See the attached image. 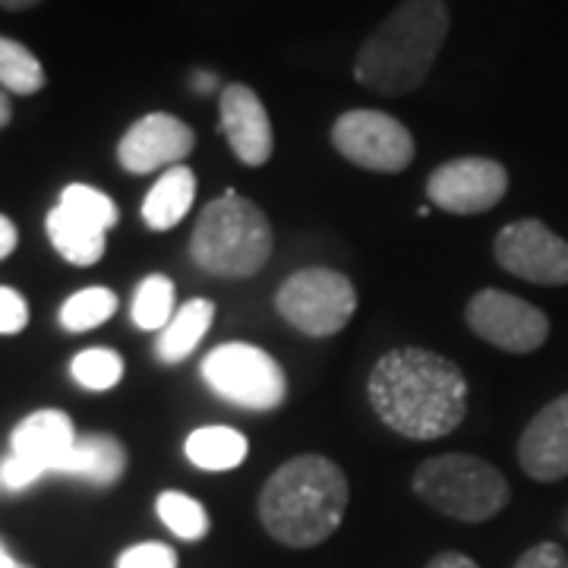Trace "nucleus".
I'll list each match as a JSON object with an SVG mask.
<instances>
[{"label": "nucleus", "instance_id": "1", "mask_svg": "<svg viewBox=\"0 0 568 568\" xmlns=\"http://www.w3.org/2000/svg\"><path fill=\"white\" fill-rule=\"evenodd\" d=\"M366 395L388 429L417 443L443 439L467 417L462 366L426 347L386 351L369 369Z\"/></svg>", "mask_w": 568, "mask_h": 568}, {"label": "nucleus", "instance_id": "2", "mask_svg": "<svg viewBox=\"0 0 568 568\" xmlns=\"http://www.w3.org/2000/svg\"><path fill=\"white\" fill-rule=\"evenodd\" d=\"M351 487L342 467L325 455L284 462L260 493V521L284 547H320L342 528Z\"/></svg>", "mask_w": 568, "mask_h": 568}, {"label": "nucleus", "instance_id": "3", "mask_svg": "<svg viewBox=\"0 0 568 568\" xmlns=\"http://www.w3.org/2000/svg\"><path fill=\"white\" fill-rule=\"evenodd\" d=\"M446 0H405L379 22L357 51L354 80L376 95L420 89L448 36Z\"/></svg>", "mask_w": 568, "mask_h": 568}, {"label": "nucleus", "instance_id": "4", "mask_svg": "<svg viewBox=\"0 0 568 568\" xmlns=\"http://www.w3.org/2000/svg\"><path fill=\"white\" fill-rule=\"evenodd\" d=\"M275 246L272 224L253 200L227 190L196 219L190 256L215 278H250L263 272Z\"/></svg>", "mask_w": 568, "mask_h": 568}, {"label": "nucleus", "instance_id": "5", "mask_svg": "<svg viewBox=\"0 0 568 568\" xmlns=\"http://www.w3.org/2000/svg\"><path fill=\"white\" fill-rule=\"evenodd\" d=\"M410 487L426 506L465 525H484L496 518L511 499L503 470L465 452L426 458L414 470Z\"/></svg>", "mask_w": 568, "mask_h": 568}, {"label": "nucleus", "instance_id": "6", "mask_svg": "<svg viewBox=\"0 0 568 568\" xmlns=\"http://www.w3.org/2000/svg\"><path fill=\"white\" fill-rule=\"evenodd\" d=\"M205 386L219 398L244 410H275L287 398V376L282 364L256 345L227 342L203 357Z\"/></svg>", "mask_w": 568, "mask_h": 568}, {"label": "nucleus", "instance_id": "7", "mask_svg": "<svg viewBox=\"0 0 568 568\" xmlns=\"http://www.w3.org/2000/svg\"><path fill=\"white\" fill-rule=\"evenodd\" d=\"M275 306L287 325L310 338L338 335L357 313V291L345 272L335 268H301L275 294Z\"/></svg>", "mask_w": 568, "mask_h": 568}, {"label": "nucleus", "instance_id": "8", "mask_svg": "<svg viewBox=\"0 0 568 568\" xmlns=\"http://www.w3.org/2000/svg\"><path fill=\"white\" fill-rule=\"evenodd\" d=\"M332 145L345 162L376 174H398L414 162V136L405 123L386 111L357 108L332 123Z\"/></svg>", "mask_w": 568, "mask_h": 568}, {"label": "nucleus", "instance_id": "9", "mask_svg": "<svg viewBox=\"0 0 568 568\" xmlns=\"http://www.w3.org/2000/svg\"><path fill=\"white\" fill-rule=\"evenodd\" d=\"M465 323L477 338L508 354H534L549 338L547 313L499 287H484L467 301Z\"/></svg>", "mask_w": 568, "mask_h": 568}, {"label": "nucleus", "instance_id": "10", "mask_svg": "<svg viewBox=\"0 0 568 568\" xmlns=\"http://www.w3.org/2000/svg\"><path fill=\"white\" fill-rule=\"evenodd\" d=\"M493 256L503 272L521 282L544 287L568 284V241L537 219L506 224L496 234Z\"/></svg>", "mask_w": 568, "mask_h": 568}, {"label": "nucleus", "instance_id": "11", "mask_svg": "<svg viewBox=\"0 0 568 568\" xmlns=\"http://www.w3.org/2000/svg\"><path fill=\"white\" fill-rule=\"evenodd\" d=\"M508 193L506 164L484 155H465L439 164L426 178V196L448 215H480L503 203Z\"/></svg>", "mask_w": 568, "mask_h": 568}, {"label": "nucleus", "instance_id": "12", "mask_svg": "<svg viewBox=\"0 0 568 568\" xmlns=\"http://www.w3.org/2000/svg\"><path fill=\"white\" fill-rule=\"evenodd\" d=\"M196 145L190 123L174 114H145L118 142V162L130 174H155L162 168L181 164Z\"/></svg>", "mask_w": 568, "mask_h": 568}, {"label": "nucleus", "instance_id": "13", "mask_svg": "<svg viewBox=\"0 0 568 568\" xmlns=\"http://www.w3.org/2000/svg\"><path fill=\"white\" fill-rule=\"evenodd\" d=\"M219 111H222V133L231 152L246 168H263L275 152V133L263 99L244 82H227L222 89Z\"/></svg>", "mask_w": 568, "mask_h": 568}, {"label": "nucleus", "instance_id": "14", "mask_svg": "<svg viewBox=\"0 0 568 568\" xmlns=\"http://www.w3.org/2000/svg\"><path fill=\"white\" fill-rule=\"evenodd\" d=\"M518 465L537 484H556L568 477V392L552 398L525 426L518 439Z\"/></svg>", "mask_w": 568, "mask_h": 568}, {"label": "nucleus", "instance_id": "15", "mask_svg": "<svg viewBox=\"0 0 568 568\" xmlns=\"http://www.w3.org/2000/svg\"><path fill=\"white\" fill-rule=\"evenodd\" d=\"M77 439L80 436L70 414H63L58 407H44L17 424L10 436V455L29 462L39 470V477H48V474H61V465L73 452Z\"/></svg>", "mask_w": 568, "mask_h": 568}, {"label": "nucleus", "instance_id": "16", "mask_svg": "<svg viewBox=\"0 0 568 568\" xmlns=\"http://www.w3.org/2000/svg\"><path fill=\"white\" fill-rule=\"evenodd\" d=\"M126 470V448L108 433H85L61 465V474L80 477L92 487H114Z\"/></svg>", "mask_w": 568, "mask_h": 568}, {"label": "nucleus", "instance_id": "17", "mask_svg": "<svg viewBox=\"0 0 568 568\" xmlns=\"http://www.w3.org/2000/svg\"><path fill=\"white\" fill-rule=\"evenodd\" d=\"M196 200V174L186 164L168 168L142 200V222L152 231H171L190 215Z\"/></svg>", "mask_w": 568, "mask_h": 568}, {"label": "nucleus", "instance_id": "18", "mask_svg": "<svg viewBox=\"0 0 568 568\" xmlns=\"http://www.w3.org/2000/svg\"><path fill=\"white\" fill-rule=\"evenodd\" d=\"M212 320H215V304L205 301V297H193V301L178 306L171 323L159 332V342H155L159 361L162 364H181V361H186L200 347L205 335H209Z\"/></svg>", "mask_w": 568, "mask_h": 568}, {"label": "nucleus", "instance_id": "19", "mask_svg": "<svg viewBox=\"0 0 568 568\" xmlns=\"http://www.w3.org/2000/svg\"><path fill=\"white\" fill-rule=\"evenodd\" d=\"M183 452L193 467L222 474V470H234L244 465L250 455V443L234 426H200L186 436Z\"/></svg>", "mask_w": 568, "mask_h": 568}, {"label": "nucleus", "instance_id": "20", "mask_svg": "<svg viewBox=\"0 0 568 568\" xmlns=\"http://www.w3.org/2000/svg\"><path fill=\"white\" fill-rule=\"evenodd\" d=\"M44 231L51 246L61 253L70 265H95L108 250V231H99L92 224L73 219L70 212H63L61 205H54L44 219Z\"/></svg>", "mask_w": 568, "mask_h": 568}, {"label": "nucleus", "instance_id": "21", "mask_svg": "<svg viewBox=\"0 0 568 568\" xmlns=\"http://www.w3.org/2000/svg\"><path fill=\"white\" fill-rule=\"evenodd\" d=\"M178 313V294L174 282L168 275H149L142 278L133 304H130V320L142 332H162L171 323V316Z\"/></svg>", "mask_w": 568, "mask_h": 568}, {"label": "nucleus", "instance_id": "22", "mask_svg": "<svg viewBox=\"0 0 568 568\" xmlns=\"http://www.w3.org/2000/svg\"><path fill=\"white\" fill-rule=\"evenodd\" d=\"M118 313V294L111 287H82L73 297H67L58 313L63 332H89L95 325L108 323Z\"/></svg>", "mask_w": 568, "mask_h": 568}, {"label": "nucleus", "instance_id": "23", "mask_svg": "<svg viewBox=\"0 0 568 568\" xmlns=\"http://www.w3.org/2000/svg\"><path fill=\"white\" fill-rule=\"evenodd\" d=\"M44 67L20 41L0 36V85L13 95H36L44 89Z\"/></svg>", "mask_w": 568, "mask_h": 568}, {"label": "nucleus", "instance_id": "24", "mask_svg": "<svg viewBox=\"0 0 568 568\" xmlns=\"http://www.w3.org/2000/svg\"><path fill=\"white\" fill-rule=\"evenodd\" d=\"M155 511L162 518V525L174 537L181 540H203L209 534V511L203 508V503H196L193 496L186 493H178V489H164L162 496L155 499Z\"/></svg>", "mask_w": 568, "mask_h": 568}, {"label": "nucleus", "instance_id": "25", "mask_svg": "<svg viewBox=\"0 0 568 568\" xmlns=\"http://www.w3.org/2000/svg\"><path fill=\"white\" fill-rule=\"evenodd\" d=\"M70 376L89 392H111L123 379V357L111 347H85L70 361Z\"/></svg>", "mask_w": 568, "mask_h": 568}, {"label": "nucleus", "instance_id": "26", "mask_svg": "<svg viewBox=\"0 0 568 568\" xmlns=\"http://www.w3.org/2000/svg\"><path fill=\"white\" fill-rule=\"evenodd\" d=\"M58 205H61L63 212H70L73 219L92 224L99 231H111L118 224V219H121L118 203L108 193H102V190L89 186V183H70V186H63L61 203Z\"/></svg>", "mask_w": 568, "mask_h": 568}, {"label": "nucleus", "instance_id": "27", "mask_svg": "<svg viewBox=\"0 0 568 568\" xmlns=\"http://www.w3.org/2000/svg\"><path fill=\"white\" fill-rule=\"evenodd\" d=\"M118 568H178V552L159 544V540H149V544H136V547L123 549Z\"/></svg>", "mask_w": 568, "mask_h": 568}, {"label": "nucleus", "instance_id": "28", "mask_svg": "<svg viewBox=\"0 0 568 568\" xmlns=\"http://www.w3.org/2000/svg\"><path fill=\"white\" fill-rule=\"evenodd\" d=\"M29 325V304L17 287L0 284V335H20Z\"/></svg>", "mask_w": 568, "mask_h": 568}, {"label": "nucleus", "instance_id": "29", "mask_svg": "<svg viewBox=\"0 0 568 568\" xmlns=\"http://www.w3.org/2000/svg\"><path fill=\"white\" fill-rule=\"evenodd\" d=\"M515 568H568V556L559 544L547 540V544L530 547L528 552L515 562Z\"/></svg>", "mask_w": 568, "mask_h": 568}, {"label": "nucleus", "instance_id": "30", "mask_svg": "<svg viewBox=\"0 0 568 568\" xmlns=\"http://www.w3.org/2000/svg\"><path fill=\"white\" fill-rule=\"evenodd\" d=\"M20 244V231H17V224L10 222L7 215H0V263L17 250Z\"/></svg>", "mask_w": 568, "mask_h": 568}, {"label": "nucleus", "instance_id": "31", "mask_svg": "<svg viewBox=\"0 0 568 568\" xmlns=\"http://www.w3.org/2000/svg\"><path fill=\"white\" fill-rule=\"evenodd\" d=\"M426 568H480L470 556L465 552H439V556H433Z\"/></svg>", "mask_w": 568, "mask_h": 568}, {"label": "nucleus", "instance_id": "32", "mask_svg": "<svg viewBox=\"0 0 568 568\" xmlns=\"http://www.w3.org/2000/svg\"><path fill=\"white\" fill-rule=\"evenodd\" d=\"M41 0H0V10H10V13H20V10H32L39 7Z\"/></svg>", "mask_w": 568, "mask_h": 568}, {"label": "nucleus", "instance_id": "33", "mask_svg": "<svg viewBox=\"0 0 568 568\" xmlns=\"http://www.w3.org/2000/svg\"><path fill=\"white\" fill-rule=\"evenodd\" d=\"M193 89H196V92H212V89H215V77H212V73H196V77H193Z\"/></svg>", "mask_w": 568, "mask_h": 568}, {"label": "nucleus", "instance_id": "34", "mask_svg": "<svg viewBox=\"0 0 568 568\" xmlns=\"http://www.w3.org/2000/svg\"><path fill=\"white\" fill-rule=\"evenodd\" d=\"M0 568H29V566H22L20 559H13V552H10L7 544L0 540Z\"/></svg>", "mask_w": 568, "mask_h": 568}, {"label": "nucleus", "instance_id": "35", "mask_svg": "<svg viewBox=\"0 0 568 568\" xmlns=\"http://www.w3.org/2000/svg\"><path fill=\"white\" fill-rule=\"evenodd\" d=\"M10 118H13V104H10V99H7V95L0 92V130H3L7 123H10Z\"/></svg>", "mask_w": 568, "mask_h": 568}, {"label": "nucleus", "instance_id": "36", "mask_svg": "<svg viewBox=\"0 0 568 568\" xmlns=\"http://www.w3.org/2000/svg\"><path fill=\"white\" fill-rule=\"evenodd\" d=\"M0 467H3V465H0ZM0 489H3V480H0Z\"/></svg>", "mask_w": 568, "mask_h": 568}]
</instances>
